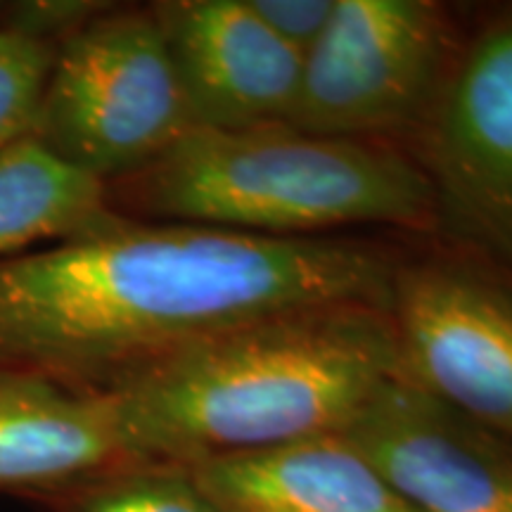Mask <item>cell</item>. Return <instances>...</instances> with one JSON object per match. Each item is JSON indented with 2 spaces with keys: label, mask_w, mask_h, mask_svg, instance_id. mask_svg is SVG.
<instances>
[{
  "label": "cell",
  "mask_w": 512,
  "mask_h": 512,
  "mask_svg": "<svg viewBox=\"0 0 512 512\" xmlns=\"http://www.w3.org/2000/svg\"><path fill=\"white\" fill-rule=\"evenodd\" d=\"M396 268L363 242L266 238L128 219L0 259V370L81 394L249 320L320 304L389 306Z\"/></svg>",
  "instance_id": "1"
},
{
  "label": "cell",
  "mask_w": 512,
  "mask_h": 512,
  "mask_svg": "<svg viewBox=\"0 0 512 512\" xmlns=\"http://www.w3.org/2000/svg\"><path fill=\"white\" fill-rule=\"evenodd\" d=\"M399 373L389 306H304L211 335L110 394L126 460L197 465L339 434Z\"/></svg>",
  "instance_id": "2"
},
{
  "label": "cell",
  "mask_w": 512,
  "mask_h": 512,
  "mask_svg": "<svg viewBox=\"0 0 512 512\" xmlns=\"http://www.w3.org/2000/svg\"><path fill=\"white\" fill-rule=\"evenodd\" d=\"M128 219L320 238L356 223L422 228L437 219L430 178L392 150L287 124L192 128L138 174L107 185Z\"/></svg>",
  "instance_id": "3"
},
{
  "label": "cell",
  "mask_w": 512,
  "mask_h": 512,
  "mask_svg": "<svg viewBox=\"0 0 512 512\" xmlns=\"http://www.w3.org/2000/svg\"><path fill=\"white\" fill-rule=\"evenodd\" d=\"M192 128L155 12L107 5L57 48L27 136L62 164L112 185Z\"/></svg>",
  "instance_id": "4"
},
{
  "label": "cell",
  "mask_w": 512,
  "mask_h": 512,
  "mask_svg": "<svg viewBox=\"0 0 512 512\" xmlns=\"http://www.w3.org/2000/svg\"><path fill=\"white\" fill-rule=\"evenodd\" d=\"M448 24L427 0H337L302 57L285 124L330 138L373 136L415 121L441 91Z\"/></svg>",
  "instance_id": "5"
},
{
  "label": "cell",
  "mask_w": 512,
  "mask_h": 512,
  "mask_svg": "<svg viewBox=\"0 0 512 512\" xmlns=\"http://www.w3.org/2000/svg\"><path fill=\"white\" fill-rule=\"evenodd\" d=\"M399 375L512 439V278L484 259L396 271Z\"/></svg>",
  "instance_id": "6"
},
{
  "label": "cell",
  "mask_w": 512,
  "mask_h": 512,
  "mask_svg": "<svg viewBox=\"0 0 512 512\" xmlns=\"http://www.w3.org/2000/svg\"><path fill=\"white\" fill-rule=\"evenodd\" d=\"M425 159L437 219L512 278V10L486 19L451 62Z\"/></svg>",
  "instance_id": "7"
},
{
  "label": "cell",
  "mask_w": 512,
  "mask_h": 512,
  "mask_svg": "<svg viewBox=\"0 0 512 512\" xmlns=\"http://www.w3.org/2000/svg\"><path fill=\"white\" fill-rule=\"evenodd\" d=\"M339 437L418 512H512V439L399 373Z\"/></svg>",
  "instance_id": "8"
},
{
  "label": "cell",
  "mask_w": 512,
  "mask_h": 512,
  "mask_svg": "<svg viewBox=\"0 0 512 512\" xmlns=\"http://www.w3.org/2000/svg\"><path fill=\"white\" fill-rule=\"evenodd\" d=\"M150 8L192 126L240 131L285 124L302 76V55L280 41L247 0H164Z\"/></svg>",
  "instance_id": "9"
},
{
  "label": "cell",
  "mask_w": 512,
  "mask_h": 512,
  "mask_svg": "<svg viewBox=\"0 0 512 512\" xmlns=\"http://www.w3.org/2000/svg\"><path fill=\"white\" fill-rule=\"evenodd\" d=\"M124 460L107 396L0 370V494L36 503Z\"/></svg>",
  "instance_id": "10"
},
{
  "label": "cell",
  "mask_w": 512,
  "mask_h": 512,
  "mask_svg": "<svg viewBox=\"0 0 512 512\" xmlns=\"http://www.w3.org/2000/svg\"><path fill=\"white\" fill-rule=\"evenodd\" d=\"M190 470L226 512H418L339 434Z\"/></svg>",
  "instance_id": "11"
},
{
  "label": "cell",
  "mask_w": 512,
  "mask_h": 512,
  "mask_svg": "<svg viewBox=\"0 0 512 512\" xmlns=\"http://www.w3.org/2000/svg\"><path fill=\"white\" fill-rule=\"evenodd\" d=\"M107 185L62 164L29 136L0 152V259L107 221Z\"/></svg>",
  "instance_id": "12"
},
{
  "label": "cell",
  "mask_w": 512,
  "mask_h": 512,
  "mask_svg": "<svg viewBox=\"0 0 512 512\" xmlns=\"http://www.w3.org/2000/svg\"><path fill=\"white\" fill-rule=\"evenodd\" d=\"M50 512H226L190 467L124 460L36 501Z\"/></svg>",
  "instance_id": "13"
},
{
  "label": "cell",
  "mask_w": 512,
  "mask_h": 512,
  "mask_svg": "<svg viewBox=\"0 0 512 512\" xmlns=\"http://www.w3.org/2000/svg\"><path fill=\"white\" fill-rule=\"evenodd\" d=\"M57 48L0 27V152L29 133Z\"/></svg>",
  "instance_id": "14"
},
{
  "label": "cell",
  "mask_w": 512,
  "mask_h": 512,
  "mask_svg": "<svg viewBox=\"0 0 512 512\" xmlns=\"http://www.w3.org/2000/svg\"><path fill=\"white\" fill-rule=\"evenodd\" d=\"M105 8L107 3H91V0H29V3L10 5L3 27L60 48L69 36Z\"/></svg>",
  "instance_id": "15"
},
{
  "label": "cell",
  "mask_w": 512,
  "mask_h": 512,
  "mask_svg": "<svg viewBox=\"0 0 512 512\" xmlns=\"http://www.w3.org/2000/svg\"><path fill=\"white\" fill-rule=\"evenodd\" d=\"M256 17L299 55L316 46L337 0H247Z\"/></svg>",
  "instance_id": "16"
},
{
  "label": "cell",
  "mask_w": 512,
  "mask_h": 512,
  "mask_svg": "<svg viewBox=\"0 0 512 512\" xmlns=\"http://www.w3.org/2000/svg\"><path fill=\"white\" fill-rule=\"evenodd\" d=\"M8 8H10V5L0 3V27H3V22H5V15H8Z\"/></svg>",
  "instance_id": "17"
}]
</instances>
